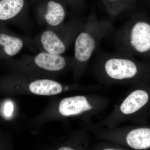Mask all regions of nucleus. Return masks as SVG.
I'll return each mask as SVG.
<instances>
[{"label": "nucleus", "mask_w": 150, "mask_h": 150, "mask_svg": "<svg viewBox=\"0 0 150 150\" xmlns=\"http://www.w3.org/2000/svg\"><path fill=\"white\" fill-rule=\"evenodd\" d=\"M150 102V93L147 90L131 89L105 118L93 125L112 129L126 122H134L148 107Z\"/></svg>", "instance_id": "obj_1"}, {"label": "nucleus", "mask_w": 150, "mask_h": 150, "mask_svg": "<svg viewBox=\"0 0 150 150\" xmlns=\"http://www.w3.org/2000/svg\"><path fill=\"white\" fill-rule=\"evenodd\" d=\"M95 77L106 86L127 85L135 81L139 74V67L128 57L114 56L103 59L93 68Z\"/></svg>", "instance_id": "obj_2"}, {"label": "nucleus", "mask_w": 150, "mask_h": 150, "mask_svg": "<svg viewBox=\"0 0 150 150\" xmlns=\"http://www.w3.org/2000/svg\"><path fill=\"white\" fill-rule=\"evenodd\" d=\"M110 102L108 98L96 93L69 97L60 101L59 112L66 117L83 115L90 118L104 111Z\"/></svg>", "instance_id": "obj_3"}, {"label": "nucleus", "mask_w": 150, "mask_h": 150, "mask_svg": "<svg viewBox=\"0 0 150 150\" xmlns=\"http://www.w3.org/2000/svg\"><path fill=\"white\" fill-rule=\"evenodd\" d=\"M88 128L95 134L106 138L122 139L133 149L144 150L150 148V127L126 126L110 129L90 124Z\"/></svg>", "instance_id": "obj_4"}, {"label": "nucleus", "mask_w": 150, "mask_h": 150, "mask_svg": "<svg viewBox=\"0 0 150 150\" xmlns=\"http://www.w3.org/2000/svg\"><path fill=\"white\" fill-rule=\"evenodd\" d=\"M91 26L88 25L85 27L75 39L74 62L77 72L83 71L99 41V37Z\"/></svg>", "instance_id": "obj_5"}, {"label": "nucleus", "mask_w": 150, "mask_h": 150, "mask_svg": "<svg viewBox=\"0 0 150 150\" xmlns=\"http://www.w3.org/2000/svg\"><path fill=\"white\" fill-rule=\"evenodd\" d=\"M60 27L47 28L36 38L38 46L41 51L55 55H62L67 51L68 42Z\"/></svg>", "instance_id": "obj_6"}, {"label": "nucleus", "mask_w": 150, "mask_h": 150, "mask_svg": "<svg viewBox=\"0 0 150 150\" xmlns=\"http://www.w3.org/2000/svg\"><path fill=\"white\" fill-rule=\"evenodd\" d=\"M126 35V44L135 51L143 53L150 50V25L147 23L137 22Z\"/></svg>", "instance_id": "obj_7"}, {"label": "nucleus", "mask_w": 150, "mask_h": 150, "mask_svg": "<svg viewBox=\"0 0 150 150\" xmlns=\"http://www.w3.org/2000/svg\"><path fill=\"white\" fill-rule=\"evenodd\" d=\"M25 43L22 38L9 30L6 25L0 24V59H8L15 56Z\"/></svg>", "instance_id": "obj_8"}, {"label": "nucleus", "mask_w": 150, "mask_h": 150, "mask_svg": "<svg viewBox=\"0 0 150 150\" xmlns=\"http://www.w3.org/2000/svg\"><path fill=\"white\" fill-rule=\"evenodd\" d=\"M24 60L35 67L49 72H58L67 67L68 60L62 55L40 51L34 56H26Z\"/></svg>", "instance_id": "obj_9"}, {"label": "nucleus", "mask_w": 150, "mask_h": 150, "mask_svg": "<svg viewBox=\"0 0 150 150\" xmlns=\"http://www.w3.org/2000/svg\"><path fill=\"white\" fill-rule=\"evenodd\" d=\"M24 0H0V24H18Z\"/></svg>", "instance_id": "obj_10"}, {"label": "nucleus", "mask_w": 150, "mask_h": 150, "mask_svg": "<svg viewBox=\"0 0 150 150\" xmlns=\"http://www.w3.org/2000/svg\"><path fill=\"white\" fill-rule=\"evenodd\" d=\"M66 16L64 6L59 3L51 0L46 4V10L43 16V23L48 28L61 27Z\"/></svg>", "instance_id": "obj_11"}, {"label": "nucleus", "mask_w": 150, "mask_h": 150, "mask_svg": "<svg viewBox=\"0 0 150 150\" xmlns=\"http://www.w3.org/2000/svg\"><path fill=\"white\" fill-rule=\"evenodd\" d=\"M28 88L33 93L41 96L55 95L69 89V87L64 88L58 82L48 79L33 81L29 83Z\"/></svg>", "instance_id": "obj_12"}, {"label": "nucleus", "mask_w": 150, "mask_h": 150, "mask_svg": "<svg viewBox=\"0 0 150 150\" xmlns=\"http://www.w3.org/2000/svg\"><path fill=\"white\" fill-rule=\"evenodd\" d=\"M110 14L115 16L127 8L125 0H102Z\"/></svg>", "instance_id": "obj_13"}, {"label": "nucleus", "mask_w": 150, "mask_h": 150, "mask_svg": "<svg viewBox=\"0 0 150 150\" xmlns=\"http://www.w3.org/2000/svg\"><path fill=\"white\" fill-rule=\"evenodd\" d=\"M13 110V105L10 102L7 103L4 108V114L7 117H10L12 114Z\"/></svg>", "instance_id": "obj_14"}, {"label": "nucleus", "mask_w": 150, "mask_h": 150, "mask_svg": "<svg viewBox=\"0 0 150 150\" xmlns=\"http://www.w3.org/2000/svg\"><path fill=\"white\" fill-rule=\"evenodd\" d=\"M57 150H77L74 148L70 146H63L60 147Z\"/></svg>", "instance_id": "obj_15"}, {"label": "nucleus", "mask_w": 150, "mask_h": 150, "mask_svg": "<svg viewBox=\"0 0 150 150\" xmlns=\"http://www.w3.org/2000/svg\"><path fill=\"white\" fill-rule=\"evenodd\" d=\"M101 150H125L122 149H118V148H115L112 147H106L103 148Z\"/></svg>", "instance_id": "obj_16"}, {"label": "nucleus", "mask_w": 150, "mask_h": 150, "mask_svg": "<svg viewBox=\"0 0 150 150\" xmlns=\"http://www.w3.org/2000/svg\"><path fill=\"white\" fill-rule=\"evenodd\" d=\"M125 1H126V5H127V8H128V7L130 5V4H131L134 0H125Z\"/></svg>", "instance_id": "obj_17"}]
</instances>
